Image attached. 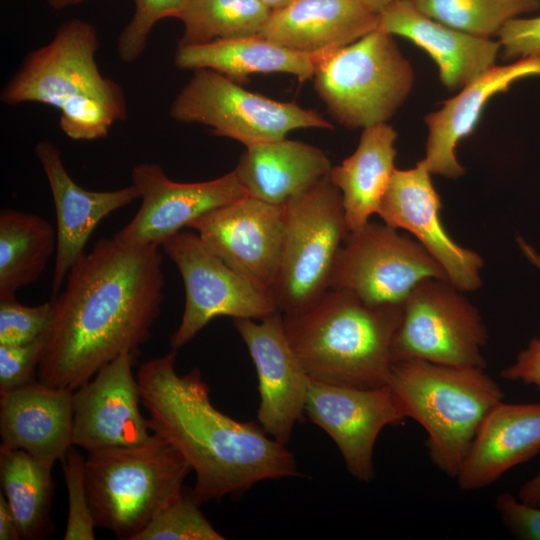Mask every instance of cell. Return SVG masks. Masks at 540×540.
<instances>
[{"label":"cell","instance_id":"obj_26","mask_svg":"<svg viewBox=\"0 0 540 540\" xmlns=\"http://www.w3.org/2000/svg\"><path fill=\"white\" fill-rule=\"evenodd\" d=\"M330 52L310 54L282 46L260 34L178 45L174 64L182 70L210 69L236 83L254 73H288L300 81L313 78L320 60Z\"/></svg>","mask_w":540,"mask_h":540},{"label":"cell","instance_id":"obj_25","mask_svg":"<svg viewBox=\"0 0 540 540\" xmlns=\"http://www.w3.org/2000/svg\"><path fill=\"white\" fill-rule=\"evenodd\" d=\"M331 169L329 158L318 147L284 138L246 147L234 172L247 195L285 206Z\"/></svg>","mask_w":540,"mask_h":540},{"label":"cell","instance_id":"obj_4","mask_svg":"<svg viewBox=\"0 0 540 540\" xmlns=\"http://www.w3.org/2000/svg\"><path fill=\"white\" fill-rule=\"evenodd\" d=\"M388 385L405 419L426 431L430 460L452 478H457L484 417L505 396L485 368L419 359L392 363Z\"/></svg>","mask_w":540,"mask_h":540},{"label":"cell","instance_id":"obj_5","mask_svg":"<svg viewBox=\"0 0 540 540\" xmlns=\"http://www.w3.org/2000/svg\"><path fill=\"white\" fill-rule=\"evenodd\" d=\"M191 471L184 456L157 434L144 444L89 451L84 478L96 527L135 540L184 493Z\"/></svg>","mask_w":540,"mask_h":540},{"label":"cell","instance_id":"obj_10","mask_svg":"<svg viewBox=\"0 0 540 540\" xmlns=\"http://www.w3.org/2000/svg\"><path fill=\"white\" fill-rule=\"evenodd\" d=\"M448 279L418 283L402 304L391 344L392 363L419 359L455 367H486L487 329L478 309Z\"/></svg>","mask_w":540,"mask_h":540},{"label":"cell","instance_id":"obj_1","mask_svg":"<svg viewBox=\"0 0 540 540\" xmlns=\"http://www.w3.org/2000/svg\"><path fill=\"white\" fill-rule=\"evenodd\" d=\"M164 286L158 245L98 240L50 299L38 380L74 391L119 355L137 356L160 314Z\"/></svg>","mask_w":540,"mask_h":540},{"label":"cell","instance_id":"obj_11","mask_svg":"<svg viewBox=\"0 0 540 540\" xmlns=\"http://www.w3.org/2000/svg\"><path fill=\"white\" fill-rule=\"evenodd\" d=\"M428 278L448 279L418 241L385 223L369 221L345 237L330 289L350 292L370 306L402 305L413 288Z\"/></svg>","mask_w":540,"mask_h":540},{"label":"cell","instance_id":"obj_41","mask_svg":"<svg viewBox=\"0 0 540 540\" xmlns=\"http://www.w3.org/2000/svg\"><path fill=\"white\" fill-rule=\"evenodd\" d=\"M517 497L525 504L540 507V471L521 486Z\"/></svg>","mask_w":540,"mask_h":540},{"label":"cell","instance_id":"obj_17","mask_svg":"<svg viewBox=\"0 0 540 540\" xmlns=\"http://www.w3.org/2000/svg\"><path fill=\"white\" fill-rule=\"evenodd\" d=\"M234 326L256 367L263 430L286 445L295 424L305 413L310 377L294 352L280 311L260 320L236 318Z\"/></svg>","mask_w":540,"mask_h":540},{"label":"cell","instance_id":"obj_2","mask_svg":"<svg viewBox=\"0 0 540 540\" xmlns=\"http://www.w3.org/2000/svg\"><path fill=\"white\" fill-rule=\"evenodd\" d=\"M176 355L172 349L145 361L136 377L150 429L195 473L190 493L197 503L242 493L259 481L299 475L285 445L255 423L239 422L214 407L198 368L179 375Z\"/></svg>","mask_w":540,"mask_h":540},{"label":"cell","instance_id":"obj_28","mask_svg":"<svg viewBox=\"0 0 540 540\" xmlns=\"http://www.w3.org/2000/svg\"><path fill=\"white\" fill-rule=\"evenodd\" d=\"M55 463L21 449L0 446V482L20 540H42L54 531L51 519Z\"/></svg>","mask_w":540,"mask_h":540},{"label":"cell","instance_id":"obj_34","mask_svg":"<svg viewBox=\"0 0 540 540\" xmlns=\"http://www.w3.org/2000/svg\"><path fill=\"white\" fill-rule=\"evenodd\" d=\"M68 494V516L64 540H94L95 522L84 478V458L75 445L60 460Z\"/></svg>","mask_w":540,"mask_h":540},{"label":"cell","instance_id":"obj_38","mask_svg":"<svg viewBox=\"0 0 540 540\" xmlns=\"http://www.w3.org/2000/svg\"><path fill=\"white\" fill-rule=\"evenodd\" d=\"M516 240L524 256L540 272V254L523 237L518 236ZM500 376L506 380L540 387V338L532 339L518 353L514 363L501 370Z\"/></svg>","mask_w":540,"mask_h":540},{"label":"cell","instance_id":"obj_35","mask_svg":"<svg viewBox=\"0 0 540 540\" xmlns=\"http://www.w3.org/2000/svg\"><path fill=\"white\" fill-rule=\"evenodd\" d=\"M50 313V301L37 306L23 305L16 298L0 301V344H24L42 337Z\"/></svg>","mask_w":540,"mask_h":540},{"label":"cell","instance_id":"obj_18","mask_svg":"<svg viewBox=\"0 0 540 540\" xmlns=\"http://www.w3.org/2000/svg\"><path fill=\"white\" fill-rule=\"evenodd\" d=\"M136 356L123 353L73 392L72 442L87 452L134 446L153 439L140 412L141 397L132 367Z\"/></svg>","mask_w":540,"mask_h":540},{"label":"cell","instance_id":"obj_20","mask_svg":"<svg viewBox=\"0 0 540 540\" xmlns=\"http://www.w3.org/2000/svg\"><path fill=\"white\" fill-rule=\"evenodd\" d=\"M537 75L540 76V56L493 65L445 100L439 110L428 114L424 118L428 137L422 160L429 172L451 179L462 176L465 169L456 157L457 144L473 132L488 100L507 91L515 81Z\"/></svg>","mask_w":540,"mask_h":540},{"label":"cell","instance_id":"obj_24","mask_svg":"<svg viewBox=\"0 0 540 540\" xmlns=\"http://www.w3.org/2000/svg\"><path fill=\"white\" fill-rule=\"evenodd\" d=\"M379 14L358 0H296L271 12L260 35L310 54L335 51L378 28Z\"/></svg>","mask_w":540,"mask_h":540},{"label":"cell","instance_id":"obj_42","mask_svg":"<svg viewBox=\"0 0 540 540\" xmlns=\"http://www.w3.org/2000/svg\"><path fill=\"white\" fill-rule=\"evenodd\" d=\"M373 12L380 14L384 9L396 0H358Z\"/></svg>","mask_w":540,"mask_h":540},{"label":"cell","instance_id":"obj_15","mask_svg":"<svg viewBox=\"0 0 540 540\" xmlns=\"http://www.w3.org/2000/svg\"><path fill=\"white\" fill-rule=\"evenodd\" d=\"M305 414L332 438L349 473L362 482L374 478L373 451L380 432L405 419L388 384L358 388L311 378Z\"/></svg>","mask_w":540,"mask_h":540},{"label":"cell","instance_id":"obj_6","mask_svg":"<svg viewBox=\"0 0 540 540\" xmlns=\"http://www.w3.org/2000/svg\"><path fill=\"white\" fill-rule=\"evenodd\" d=\"M313 80L339 124L364 129L395 114L412 89L414 72L393 35L377 28L326 54Z\"/></svg>","mask_w":540,"mask_h":540},{"label":"cell","instance_id":"obj_7","mask_svg":"<svg viewBox=\"0 0 540 540\" xmlns=\"http://www.w3.org/2000/svg\"><path fill=\"white\" fill-rule=\"evenodd\" d=\"M286 223L273 291L284 315L301 312L330 290L337 253L348 234L342 195L329 175L285 205Z\"/></svg>","mask_w":540,"mask_h":540},{"label":"cell","instance_id":"obj_12","mask_svg":"<svg viewBox=\"0 0 540 540\" xmlns=\"http://www.w3.org/2000/svg\"><path fill=\"white\" fill-rule=\"evenodd\" d=\"M185 287L180 325L170 337L172 349L189 343L218 316L262 320L279 311L274 299L211 252L196 232L181 230L162 243Z\"/></svg>","mask_w":540,"mask_h":540},{"label":"cell","instance_id":"obj_21","mask_svg":"<svg viewBox=\"0 0 540 540\" xmlns=\"http://www.w3.org/2000/svg\"><path fill=\"white\" fill-rule=\"evenodd\" d=\"M73 392L37 380L0 393L1 446L60 461L73 446Z\"/></svg>","mask_w":540,"mask_h":540},{"label":"cell","instance_id":"obj_44","mask_svg":"<svg viewBox=\"0 0 540 540\" xmlns=\"http://www.w3.org/2000/svg\"><path fill=\"white\" fill-rule=\"evenodd\" d=\"M264 3L271 11L282 9L296 0H260Z\"/></svg>","mask_w":540,"mask_h":540},{"label":"cell","instance_id":"obj_3","mask_svg":"<svg viewBox=\"0 0 540 540\" xmlns=\"http://www.w3.org/2000/svg\"><path fill=\"white\" fill-rule=\"evenodd\" d=\"M401 317L402 305L370 306L350 292L330 289L307 309L283 314V322L311 379L376 388L388 384Z\"/></svg>","mask_w":540,"mask_h":540},{"label":"cell","instance_id":"obj_13","mask_svg":"<svg viewBox=\"0 0 540 540\" xmlns=\"http://www.w3.org/2000/svg\"><path fill=\"white\" fill-rule=\"evenodd\" d=\"M285 223V206L246 195L205 213L188 228L230 268L273 298Z\"/></svg>","mask_w":540,"mask_h":540},{"label":"cell","instance_id":"obj_14","mask_svg":"<svg viewBox=\"0 0 540 540\" xmlns=\"http://www.w3.org/2000/svg\"><path fill=\"white\" fill-rule=\"evenodd\" d=\"M142 203L114 237L132 246L158 245L205 213L247 195L234 170L213 180L181 183L156 163H140L131 172Z\"/></svg>","mask_w":540,"mask_h":540},{"label":"cell","instance_id":"obj_22","mask_svg":"<svg viewBox=\"0 0 540 540\" xmlns=\"http://www.w3.org/2000/svg\"><path fill=\"white\" fill-rule=\"evenodd\" d=\"M378 28L409 39L435 61L441 83L461 89L495 65L500 42L468 34L419 11L412 0H396L379 14Z\"/></svg>","mask_w":540,"mask_h":540},{"label":"cell","instance_id":"obj_31","mask_svg":"<svg viewBox=\"0 0 540 540\" xmlns=\"http://www.w3.org/2000/svg\"><path fill=\"white\" fill-rule=\"evenodd\" d=\"M425 15L468 34L489 38L510 20L540 8V0H412Z\"/></svg>","mask_w":540,"mask_h":540},{"label":"cell","instance_id":"obj_32","mask_svg":"<svg viewBox=\"0 0 540 540\" xmlns=\"http://www.w3.org/2000/svg\"><path fill=\"white\" fill-rule=\"evenodd\" d=\"M191 493L162 509L135 540H223L199 509Z\"/></svg>","mask_w":540,"mask_h":540},{"label":"cell","instance_id":"obj_23","mask_svg":"<svg viewBox=\"0 0 540 540\" xmlns=\"http://www.w3.org/2000/svg\"><path fill=\"white\" fill-rule=\"evenodd\" d=\"M540 452V403L501 401L481 422L457 476L463 491L483 489Z\"/></svg>","mask_w":540,"mask_h":540},{"label":"cell","instance_id":"obj_36","mask_svg":"<svg viewBox=\"0 0 540 540\" xmlns=\"http://www.w3.org/2000/svg\"><path fill=\"white\" fill-rule=\"evenodd\" d=\"M42 350L43 336L24 344H0V393L38 380Z\"/></svg>","mask_w":540,"mask_h":540},{"label":"cell","instance_id":"obj_40","mask_svg":"<svg viewBox=\"0 0 540 540\" xmlns=\"http://www.w3.org/2000/svg\"><path fill=\"white\" fill-rule=\"evenodd\" d=\"M0 540H20L15 517L2 492L0 493Z\"/></svg>","mask_w":540,"mask_h":540},{"label":"cell","instance_id":"obj_33","mask_svg":"<svg viewBox=\"0 0 540 540\" xmlns=\"http://www.w3.org/2000/svg\"><path fill=\"white\" fill-rule=\"evenodd\" d=\"M135 12L117 40L119 58L125 63L136 61L147 46L154 25L164 18L181 16L189 0H134Z\"/></svg>","mask_w":540,"mask_h":540},{"label":"cell","instance_id":"obj_8","mask_svg":"<svg viewBox=\"0 0 540 540\" xmlns=\"http://www.w3.org/2000/svg\"><path fill=\"white\" fill-rule=\"evenodd\" d=\"M99 48L92 24L72 18L63 22L46 45L30 52L0 93L4 104L39 102L64 110L99 99L127 114L122 88L100 72Z\"/></svg>","mask_w":540,"mask_h":540},{"label":"cell","instance_id":"obj_27","mask_svg":"<svg viewBox=\"0 0 540 540\" xmlns=\"http://www.w3.org/2000/svg\"><path fill=\"white\" fill-rule=\"evenodd\" d=\"M396 138L386 122L366 127L353 154L332 167L329 178L342 195L348 232L359 230L377 214L396 169Z\"/></svg>","mask_w":540,"mask_h":540},{"label":"cell","instance_id":"obj_19","mask_svg":"<svg viewBox=\"0 0 540 540\" xmlns=\"http://www.w3.org/2000/svg\"><path fill=\"white\" fill-rule=\"evenodd\" d=\"M35 154L46 175L56 211L57 247L51 280V298L61 291L71 267L85 252L96 226L108 215L140 198L131 184L112 191H90L79 186L63 164L61 151L42 140Z\"/></svg>","mask_w":540,"mask_h":540},{"label":"cell","instance_id":"obj_16","mask_svg":"<svg viewBox=\"0 0 540 540\" xmlns=\"http://www.w3.org/2000/svg\"><path fill=\"white\" fill-rule=\"evenodd\" d=\"M430 175L423 160L411 169H395L377 214L385 224L414 235L456 288L474 291L482 284L483 259L448 235L440 219V196Z\"/></svg>","mask_w":540,"mask_h":540},{"label":"cell","instance_id":"obj_9","mask_svg":"<svg viewBox=\"0 0 540 540\" xmlns=\"http://www.w3.org/2000/svg\"><path fill=\"white\" fill-rule=\"evenodd\" d=\"M170 116L178 122L208 126L214 135L246 147L284 139L295 129L333 128L315 110L248 91L210 69L194 70L172 102Z\"/></svg>","mask_w":540,"mask_h":540},{"label":"cell","instance_id":"obj_39","mask_svg":"<svg viewBox=\"0 0 540 540\" xmlns=\"http://www.w3.org/2000/svg\"><path fill=\"white\" fill-rule=\"evenodd\" d=\"M495 508L506 529L519 539L540 540V507L521 502L517 496L501 493Z\"/></svg>","mask_w":540,"mask_h":540},{"label":"cell","instance_id":"obj_43","mask_svg":"<svg viewBox=\"0 0 540 540\" xmlns=\"http://www.w3.org/2000/svg\"><path fill=\"white\" fill-rule=\"evenodd\" d=\"M50 7L56 10H62L64 8L77 5L85 0H46Z\"/></svg>","mask_w":540,"mask_h":540},{"label":"cell","instance_id":"obj_37","mask_svg":"<svg viewBox=\"0 0 540 540\" xmlns=\"http://www.w3.org/2000/svg\"><path fill=\"white\" fill-rule=\"evenodd\" d=\"M498 36L506 60L540 56V16L512 19Z\"/></svg>","mask_w":540,"mask_h":540},{"label":"cell","instance_id":"obj_30","mask_svg":"<svg viewBox=\"0 0 540 540\" xmlns=\"http://www.w3.org/2000/svg\"><path fill=\"white\" fill-rule=\"evenodd\" d=\"M271 12L260 0H189L179 17L184 33L178 45L257 35Z\"/></svg>","mask_w":540,"mask_h":540},{"label":"cell","instance_id":"obj_29","mask_svg":"<svg viewBox=\"0 0 540 540\" xmlns=\"http://www.w3.org/2000/svg\"><path fill=\"white\" fill-rule=\"evenodd\" d=\"M57 247V233L41 216L4 208L0 211V301L16 298L22 287L41 276Z\"/></svg>","mask_w":540,"mask_h":540}]
</instances>
